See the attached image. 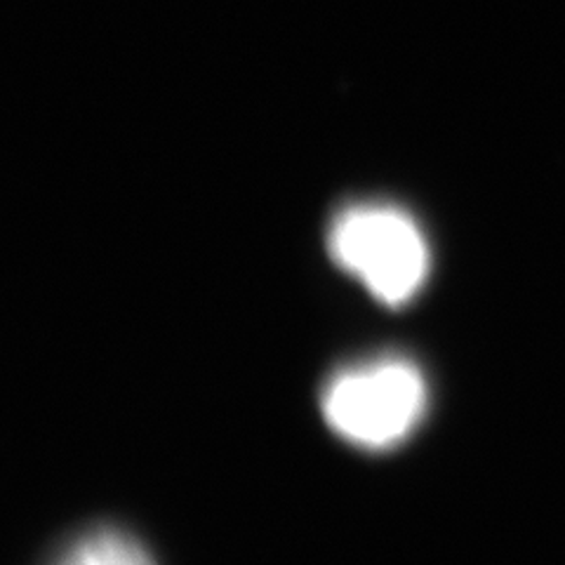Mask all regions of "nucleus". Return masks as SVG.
<instances>
[{
  "mask_svg": "<svg viewBox=\"0 0 565 565\" xmlns=\"http://www.w3.org/2000/svg\"><path fill=\"white\" fill-rule=\"evenodd\" d=\"M429 388L422 370L384 356L340 370L326 386L321 408L328 427L363 450H388L408 438L427 413Z\"/></svg>",
  "mask_w": 565,
  "mask_h": 565,
  "instance_id": "1",
  "label": "nucleus"
},
{
  "mask_svg": "<svg viewBox=\"0 0 565 565\" xmlns=\"http://www.w3.org/2000/svg\"><path fill=\"white\" fill-rule=\"evenodd\" d=\"M328 250L340 269L388 307H403L429 278L431 253L408 212L361 203L342 210L328 232Z\"/></svg>",
  "mask_w": 565,
  "mask_h": 565,
  "instance_id": "2",
  "label": "nucleus"
},
{
  "mask_svg": "<svg viewBox=\"0 0 565 565\" xmlns=\"http://www.w3.org/2000/svg\"><path fill=\"white\" fill-rule=\"evenodd\" d=\"M52 565H156L126 530L97 527L76 537Z\"/></svg>",
  "mask_w": 565,
  "mask_h": 565,
  "instance_id": "3",
  "label": "nucleus"
}]
</instances>
